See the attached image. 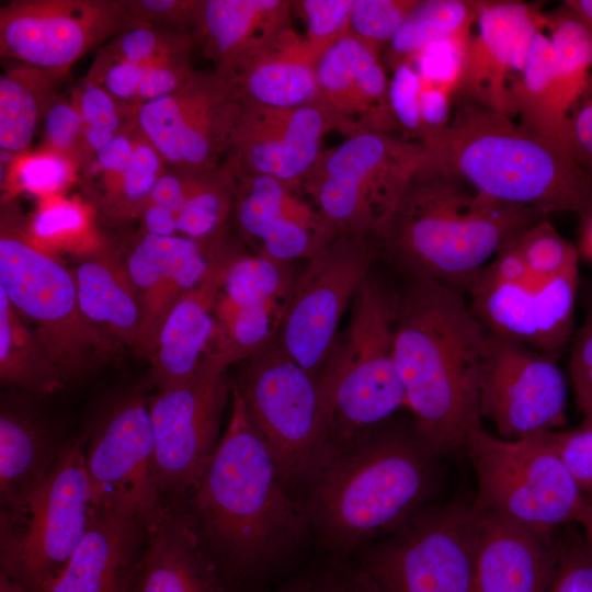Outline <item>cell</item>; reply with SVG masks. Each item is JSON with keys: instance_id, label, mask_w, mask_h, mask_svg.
Returning <instances> with one entry per match:
<instances>
[{"instance_id": "cell-27", "label": "cell", "mask_w": 592, "mask_h": 592, "mask_svg": "<svg viewBox=\"0 0 592 592\" xmlns=\"http://www.w3.org/2000/svg\"><path fill=\"white\" fill-rule=\"evenodd\" d=\"M293 11L288 0H202L192 37L227 78L292 27Z\"/></svg>"}, {"instance_id": "cell-20", "label": "cell", "mask_w": 592, "mask_h": 592, "mask_svg": "<svg viewBox=\"0 0 592 592\" xmlns=\"http://www.w3.org/2000/svg\"><path fill=\"white\" fill-rule=\"evenodd\" d=\"M540 5L479 0L478 15L454 99L512 117L513 91L536 33L545 29Z\"/></svg>"}, {"instance_id": "cell-37", "label": "cell", "mask_w": 592, "mask_h": 592, "mask_svg": "<svg viewBox=\"0 0 592 592\" xmlns=\"http://www.w3.org/2000/svg\"><path fill=\"white\" fill-rule=\"evenodd\" d=\"M0 379L4 386L37 395L65 383L45 344L0 289Z\"/></svg>"}, {"instance_id": "cell-40", "label": "cell", "mask_w": 592, "mask_h": 592, "mask_svg": "<svg viewBox=\"0 0 592 592\" xmlns=\"http://www.w3.org/2000/svg\"><path fill=\"white\" fill-rule=\"evenodd\" d=\"M479 0H420L386 47L382 59L390 71L411 64L428 44L473 31Z\"/></svg>"}, {"instance_id": "cell-55", "label": "cell", "mask_w": 592, "mask_h": 592, "mask_svg": "<svg viewBox=\"0 0 592 592\" xmlns=\"http://www.w3.org/2000/svg\"><path fill=\"white\" fill-rule=\"evenodd\" d=\"M577 150L592 171V73L588 84L569 114Z\"/></svg>"}, {"instance_id": "cell-28", "label": "cell", "mask_w": 592, "mask_h": 592, "mask_svg": "<svg viewBox=\"0 0 592 592\" xmlns=\"http://www.w3.org/2000/svg\"><path fill=\"white\" fill-rule=\"evenodd\" d=\"M167 166L136 118L80 169L92 205L109 220L140 218Z\"/></svg>"}, {"instance_id": "cell-52", "label": "cell", "mask_w": 592, "mask_h": 592, "mask_svg": "<svg viewBox=\"0 0 592 592\" xmlns=\"http://www.w3.org/2000/svg\"><path fill=\"white\" fill-rule=\"evenodd\" d=\"M569 376L578 409L592 419V297L570 342Z\"/></svg>"}, {"instance_id": "cell-43", "label": "cell", "mask_w": 592, "mask_h": 592, "mask_svg": "<svg viewBox=\"0 0 592 592\" xmlns=\"http://www.w3.org/2000/svg\"><path fill=\"white\" fill-rule=\"evenodd\" d=\"M193 43L187 32L132 20L100 53L136 64L189 61Z\"/></svg>"}, {"instance_id": "cell-9", "label": "cell", "mask_w": 592, "mask_h": 592, "mask_svg": "<svg viewBox=\"0 0 592 592\" xmlns=\"http://www.w3.org/2000/svg\"><path fill=\"white\" fill-rule=\"evenodd\" d=\"M420 143L398 134L364 132L322 150L301 189L338 235L379 241L413 178L429 163Z\"/></svg>"}, {"instance_id": "cell-21", "label": "cell", "mask_w": 592, "mask_h": 592, "mask_svg": "<svg viewBox=\"0 0 592 592\" xmlns=\"http://www.w3.org/2000/svg\"><path fill=\"white\" fill-rule=\"evenodd\" d=\"M338 132L318 103L272 107L241 101V111L225 161L237 174L267 175L301 189L323 137Z\"/></svg>"}, {"instance_id": "cell-23", "label": "cell", "mask_w": 592, "mask_h": 592, "mask_svg": "<svg viewBox=\"0 0 592 592\" xmlns=\"http://www.w3.org/2000/svg\"><path fill=\"white\" fill-rule=\"evenodd\" d=\"M317 87V103L334 119L339 133L346 137L364 132L398 134L383 59L352 35L320 57Z\"/></svg>"}, {"instance_id": "cell-36", "label": "cell", "mask_w": 592, "mask_h": 592, "mask_svg": "<svg viewBox=\"0 0 592 592\" xmlns=\"http://www.w3.org/2000/svg\"><path fill=\"white\" fill-rule=\"evenodd\" d=\"M66 73L21 64L0 76V147L18 156L29 150Z\"/></svg>"}, {"instance_id": "cell-51", "label": "cell", "mask_w": 592, "mask_h": 592, "mask_svg": "<svg viewBox=\"0 0 592 592\" xmlns=\"http://www.w3.org/2000/svg\"><path fill=\"white\" fill-rule=\"evenodd\" d=\"M547 439L588 501H592V420L570 430H551Z\"/></svg>"}, {"instance_id": "cell-14", "label": "cell", "mask_w": 592, "mask_h": 592, "mask_svg": "<svg viewBox=\"0 0 592 592\" xmlns=\"http://www.w3.org/2000/svg\"><path fill=\"white\" fill-rule=\"evenodd\" d=\"M378 246L369 236L339 235L297 276L277 340L316 377L332 352L346 308L371 273Z\"/></svg>"}, {"instance_id": "cell-4", "label": "cell", "mask_w": 592, "mask_h": 592, "mask_svg": "<svg viewBox=\"0 0 592 592\" xmlns=\"http://www.w3.org/2000/svg\"><path fill=\"white\" fill-rule=\"evenodd\" d=\"M545 217L488 197L429 161L406 190L379 244L411 277L463 294L508 242Z\"/></svg>"}, {"instance_id": "cell-33", "label": "cell", "mask_w": 592, "mask_h": 592, "mask_svg": "<svg viewBox=\"0 0 592 592\" xmlns=\"http://www.w3.org/2000/svg\"><path fill=\"white\" fill-rule=\"evenodd\" d=\"M71 271L84 317L114 342L135 349L140 307L125 263L106 246Z\"/></svg>"}, {"instance_id": "cell-34", "label": "cell", "mask_w": 592, "mask_h": 592, "mask_svg": "<svg viewBox=\"0 0 592 592\" xmlns=\"http://www.w3.org/2000/svg\"><path fill=\"white\" fill-rule=\"evenodd\" d=\"M57 449L33 420L2 409L0 415V494L2 525L14 524L56 460Z\"/></svg>"}, {"instance_id": "cell-16", "label": "cell", "mask_w": 592, "mask_h": 592, "mask_svg": "<svg viewBox=\"0 0 592 592\" xmlns=\"http://www.w3.org/2000/svg\"><path fill=\"white\" fill-rule=\"evenodd\" d=\"M568 384L557 358L487 332L479 412L500 437L517 440L567 422Z\"/></svg>"}, {"instance_id": "cell-39", "label": "cell", "mask_w": 592, "mask_h": 592, "mask_svg": "<svg viewBox=\"0 0 592 592\" xmlns=\"http://www.w3.org/2000/svg\"><path fill=\"white\" fill-rule=\"evenodd\" d=\"M544 16L553 50L555 102L569 117L592 73V36L562 3Z\"/></svg>"}, {"instance_id": "cell-42", "label": "cell", "mask_w": 592, "mask_h": 592, "mask_svg": "<svg viewBox=\"0 0 592 592\" xmlns=\"http://www.w3.org/2000/svg\"><path fill=\"white\" fill-rule=\"evenodd\" d=\"M5 171L2 201L19 193L38 198L65 194L78 179L80 167L68 157L42 147L15 156Z\"/></svg>"}, {"instance_id": "cell-56", "label": "cell", "mask_w": 592, "mask_h": 592, "mask_svg": "<svg viewBox=\"0 0 592 592\" xmlns=\"http://www.w3.org/2000/svg\"><path fill=\"white\" fill-rule=\"evenodd\" d=\"M321 592H382L362 569L340 567L326 573L319 584Z\"/></svg>"}, {"instance_id": "cell-10", "label": "cell", "mask_w": 592, "mask_h": 592, "mask_svg": "<svg viewBox=\"0 0 592 592\" xmlns=\"http://www.w3.org/2000/svg\"><path fill=\"white\" fill-rule=\"evenodd\" d=\"M546 432L506 440L481 428L469 435L465 451L477 478L476 511L545 536L578 523L587 499Z\"/></svg>"}, {"instance_id": "cell-38", "label": "cell", "mask_w": 592, "mask_h": 592, "mask_svg": "<svg viewBox=\"0 0 592 592\" xmlns=\"http://www.w3.org/2000/svg\"><path fill=\"white\" fill-rule=\"evenodd\" d=\"M95 212L91 203L79 196L58 194L38 198L27 231L32 241L50 254L83 258L106 247Z\"/></svg>"}, {"instance_id": "cell-15", "label": "cell", "mask_w": 592, "mask_h": 592, "mask_svg": "<svg viewBox=\"0 0 592 592\" xmlns=\"http://www.w3.org/2000/svg\"><path fill=\"white\" fill-rule=\"evenodd\" d=\"M240 111L223 76L194 70L170 94L139 106L135 118L168 168L207 172L225 162Z\"/></svg>"}, {"instance_id": "cell-57", "label": "cell", "mask_w": 592, "mask_h": 592, "mask_svg": "<svg viewBox=\"0 0 592 592\" xmlns=\"http://www.w3.org/2000/svg\"><path fill=\"white\" fill-rule=\"evenodd\" d=\"M561 3L585 26L592 36V0H565Z\"/></svg>"}, {"instance_id": "cell-5", "label": "cell", "mask_w": 592, "mask_h": 592, "mask_svg": "<svg viewBox=\"0 0 592 592\" xmlns=\"http://www.w3.org/2000/svg\"><path fill=\"white\" fill-rule=\"evenodd\" d=\"M425 147V146H424ZM430 162L477 192L546 216H592V171L577 150L540 138L503 113L454 99L451 124L425 147Z\"/></svg>"}, {"instance_id": "cell-7", "label": "cell", "mask_w": 592, "mask_h": 592, "mask_svg": "<svg viewBox=\"0 0 592 592\" xmlns=\"http://www.w3.org/2000/svg\"><path fill=\"white\" fill-rule=\"evenodd\" d=\"M0 289L43 341L65 382L117 351L82 314L72 271L32 241L14 198L1 202Z\"/></svg>"}, {"instance_id": "cell-8", "label": "cell", "mask_w": 592, "mask_h": 592, "mask_svg": "<svg viewBox=\"0 0 592 592\" xmlns=\"http://www.w3.org/2000/svg\"><path fill=\"white\" fill-rule=\"evenodd\" d=\"M398 304L399 296L372 273L352 300L349 325L318 377L331 398V447L406 407L396 363Z\"/></svg>"}, {"instance_id": "cell-3", "label": "cell", "mask_w": 592, "mask_h": 592, "mask_svg": "<svg viewBox=\"0 0 592 592\" xmlns=\"http://www.w3.org/2000/svg\"><path fill=\"white\" fill-rule=\"evenodd\" d=\"M437 456L417 432L363 435L331 448L306 480L310 526L338 555L395 532L425 508Z\"/></svg>"}, {"instance_id": "cell-22", "label": "cell", "mask_w": 592, "mask_h": 592, "mask_svg": "<svg viewBox=\"0 0 592 592\" xmlns=\"http://www.w3.org/2000/svg\"><path fill=\"white\" fill-rule=\"evenodd\" d=\"M234 213L241 236L278 262L311 259L337 237L299 187L267 175L237 174Z\"/></svg>"}, {"instance_id": "cell-19", "label": "cell", "mask_w": 592, "mask_h": 592, "mask_svg": "<svg viewBox=\"0 0 592 592\" xmlns=\"http://www.w3.org/2000/svg\"><path fill=\"white\" fill-rule=\"evenodd\" d=\"M155 434L148 405H116L86 439V467L98 509L145 524L159 508L153 477Z\"/></svg>"}, {"instance_id": "cell-53", "label": "cell", "mask_w": 592, "mask_h": 592, "mask_svg": "<svg viewBox=\"0 0 592 592\" xmlns=\"http://www.w3.org/2000/svg\"><path fill=\"white\" fill-rule=\"evenodd\" d=\"M123 3L133 21L175 29L191 35L200 5L196 0H130Z\"/></svg>"}, {"instance_id": "cell-60", "label": "cell", "mask_w": 592, "mask_h": 592, "mask_svg": "<svg viewBox=\"0 0 592 592\" xmlns=\"http://www.w3.org/2000/svg\"><path fill=\"white\" fill-rule=\"evenodd\" d=\"M584 223V232L582 238L583 252L592 258V216Z\"/></svg>"}, {"instance_id": "cell-35", "label": "cell", "mask_w": 592, "mask_h": 592, "mask_svg": "<svg viewBox=\"0 0 592 592\" xmlns=\"http://www.w3.org/2000/svg\"><path fill=\"white\" fill-rule=\"evenodd\" d=\"M512 117L540 138L577 150L570 119L556 106L553 50L545 29L534 36L513 91Z\"/></svg>"}, {"instance_id": "cell-29", "label": "cell", "mask_w": 592, "mask_h": 592, "mask_svg": "<svg viewBox=\"0 0 592 592\" xmlns=\"http://www.w3.org/2000/svg\"><path fill=\"white\" fill-rule=\"evenodd\" d=\"M478 515L476 592H547L559 530L545 536L492 514Z\"/></svg>"}, {"instance_id": "cell-45", "label": "cell", "mask_w": 592, "mask_h": 592, "mask_svg": "<svg viewBox=\"0 0 592 592\" xmlns=\"http://www.w3.org/2000/svg\"><path fill=\"white\" fill-rule=\"evenodd\" d=\"M420 0H353L349 34L383 57Z\"/></svg>"}, {"instance_id": "cell-6", "label": "cell", "mask_w": 592, "mask_h": 592, "mask_svg": "<svg viewBox=\"0 0 592 592\" xmlns=\"http://www.w3.org/2000/svg\"><path fill=\"white\" fill-rule=\"evenodd\" d=\"M578 289L579 251L545 217L508 242L467 293L487 332L558 358L574 334Z\"/></svg>"}, {"instance_id": "cell-30", "label": "cell", "mask_w": 592, "mask_h": 592, "mask_svg": "<svg viewBox=\"0 0 592 592\" xmlns=\"http://www.w3.org/2000/svg\"><path fill=\"white\" fill-rule=\"evenodd\" d=\"M237 186V173L227 161L207 172L167 168L145 208L169 235L210 243L234 210Z\"/></svg>"}, {"instance_id": "cell-1", "label": "cell", "mask_w": 592, "mask_h": 592, "mask_svg": "<svg viewBox=\"0 0 592 592\" xmlns=\"http://www.w3.org/2000/svg\"><path fill=\"white\" fill-rule=\"evenodd\" d=\"M487 331L464 295L411 277L399 297L396 363L417 434L439 455L481 429L479 378Z\"/></svg>"}, {"instance_id": "cell-11", "label": "cell", "mask_w": 592, "mask_h": 592, "mask_svg": "<svg viewBox=\"0 0 592 592\" xmlns=\"http://www.w3.org/2000/svg\"><path fill=\"white\" fill-rule=\"evenodd\" d=\"M246 411L285 481H306L328 456L331 398L277 335L247 360L238 385Z\"/></svg>"}, {"instance_id": "cell-47", "label": "cell", "mask_w": 592, "mask_h": 592, "mask_svg": "<svg viewBox=\"0 0 592 592\" xmlns=\"http://www.w3.org/2000/svg\"><path fill=\"white\" fill-rule=\"evenodd\" d=\"M353 0H299L294 10L306 23L305 39L321 57L350 32Z\"/></svg>"}, {"instance_id": "cell-48", "label": "cell", "mask_w": 592, "mask_h": 592, "mask_svg": "<svg viewBox=\"0 0 592 592\" xmlns=\"http://www.w3.org/2000/svg\"><path fill=\"white\" fill-rule=\"evenodd\" d=\"M43 147L64 155L81 169L86 161L83 122L75 93L58 94L43 119Z\"/></svg>"}, {"instance_id": "cell-46", "label": "cell", "mask_w": 592, "mask_h": 592, "mask_svg": "<svg viewBox=\"0 0 592 592\" xmlns=\"http://www.w3.org/2000/svg\"><path fill=\"white\" fill-rule=\"evenodd\" d=\"M473 32L474 30L447 36L424 46L411 61L421 80L443 87L455 94Z\"/></svg>"}, {"instance_id": "cell-2", "label": "cell", "mask_w": 592, "mask_h": 592, "mask_svg": "<svg viewBox=\"0 0 592 592\" xmlns=\"http://www.w3.org/2000/svg\"><path fill=\"white\" fill-rule=\"evenodd\" d=\"M285 486L272 451L232 388L226 431L192 487L197 528L232 572H259L307 533L305 509Z\"/></svg>"}, {"instance_id": "cell-24", "label": "cell", "mask_w": 592, "mask_h": 592, "mask_svg": "<svg viewBox=\"0 0 592 592\" xmlns=\"http://www.w3.org/2000/svg\"><path fill=\"white\" fill-rule=\"evenodd\" d=\"M210 246L182 236L139 235L125 262L140 307L134 349L139 355L148 358L172 306L206 274Z\"/></svg>"}, {"instance_id": "cell-26", "label": "cell", "mask_w": 592, "mask_h": 592, "mask_svg": "<svg viewBox=\"0 0 592 592\" xmlns=\"http://www.w3.org/2000/svg\"><path fill=\"white\" fill-rule=\"evenodd\" d=\"M144 525L147 544L125 592H226L195 519L160 504Z\"/></svg>"}, {"instance_id": "cell-49", "label": "cell", "mask_w": 592, "mask_h": 592, "mask_svg": "<svg viewBox=\"0 0 592 592\" xmlns=\"http://www.w3.org/2000/svg\"><path fill=\"white\" fill-rule=\"evenodd\" d=\"M557 562L547 592H592V554L572 524L556 534Z\"/></svg>"}, {"instance_id": "cell-44", "label": "cell", "mask_w": 592, "mask_h": 592, "mask_svg": "<svg viewBox=\"0 0 592 592\" xmlns=\"http://www.w3.org/2000/svg\"><path fill=\"white\" fill-rule=\"evenodd\" d=\"M73 93L83 122V167L93 155L134 122L136 110L115 99L101 86L86 80Z\"/></svg>"}, {"instance_id": "cell-58", "label": "cell", "mask_w": 592, "mask_h": 592, "mask_svg": "<svg viewBox=\"0 0 592 592\" xmlns=\"http://www.w3.org/2000/svg\"><path fill=\"white\" fill-rule=\"evenodd\" d=\"M577 524L581 526L584 543L592 554V501L587 500L584 510Z\"/></svg>"}, {"instance_id": "cell-54", "label": "cell", "mask_w": 592, "mask_h": 592, "mask_svg": "<svg viewBox=\"0 0 592 592\" xmlns=\"http://www.w3.org/2000/svg\"><path fill=\"white\" fill-rule=\"evenodd\" d=\"M454 94L440 86L421 80L420 113L423 126L422 145L428 147L447 130L453 115Z\"/></svg>"}, {"instance_id": "cell-41", "label": "cell", "mask_w": 592, "mask_h": 592, "mask_svg": "<svg viewBox=\"0 0 592 592\" xmlns=\"http://www.w3.org/2000/svg\"><path fill=\"white\" fill-rule=\"evenodd\" d=\"M191 62L136 64L99 52L86 81L137 110L177 90L193 72Z\"/></svg>"}, {"instance_id": "cell-13", "label": "cell", "mask_w": 592, "mask_h": 592, "mask_svg": "<svg viewBox=\"0 0 592 592\" xmlns=\"http://www.w3.org/2000/svg\"><path fill=\"white\" fill-rule=\"evenodd\" d=\"M96 511L81 437L61 448L19 520L22 530L2 533L1 572L38 592L66 565Z\"/></svg>"}, {"instance_id": "cell-59", "label": "cell", "mask_w": 592, "mask_h": 592, "mask_svg": "<svg viewBox=\"0 0 592 592\" xmlns=\"http://www.w3.org/2000/svg\"><path fill=\"white\" fill-rule=\"evenodd\" d=\"M0 592H26V590L11 577L1 572L0 574Z\"/></svg>"}, {"instance_id": "cell-50", "label": "cell", "mask_w": 592, "mask_h": 592, "mask_svg": "<svg viewBox=\"0 0 592 592\" xmlns=\"http://www.w3.org/2000/svg\"><path fill=\"white\" fill-rule=\"evenodd\" d=\"M421 78L412 64H401L391 71L389 103L398 134L407 139L423 141L420 113Z\"/></svg>"}, {"instance_id": "cell-31", "label": "cell", "mask_w": 592, "mask_h": 592, "mask_svg": "<svg viewBox=\"0 0 592 592\" xmlns=\"http://www.w3.org/2000/svg\"><path fill=\"white\" fill-rule=\"evenodd\" d=\"M319 59L305 37L291 27L225 79L242 102L272 107L315 104Z\"/></svg>"}, {"instance_id": "cell-61", "label": "cell", "mask_w": 592, "mask_h": 592, "mask_svg": "<svg viewBox=\"0 0 592 592\" xmlns=\"http://www.w3.org/2000/svg\"><path fill=\"white\" fill-rule=\"evenodd\" d=\"M288 592H321L319 585L318 587H299L296 589H293Z\"/></svg>"}, {"instance_id": "cell-18", "label": "cell", "mask_w": 592, "mask_h": 592, "mask_svg": "<svg viewBox=\"0 0 592 592\" xmlns=\"http://www.w3.org/2000/svg\"><path fill=\"white\" fill-rule=\"evenodd\" d=\"M132 19L123 1L15 0L0 9L1 56L66 73Z\"/></svg>"}, {"instance_id": "cell-12", "label": "cell", "mask_w": 592, "mask_h": 592, "mask_svg": "<svg viewBox=\"0 0 592 592\" xmlns=\"http://www.w3.org/2000/svg\"><path fill=\"white\" fill-rule=\"evenodd\" d=\"M478 540L473 503L425 506L368 547L361 568L382 592H476Z\"/></svg>"}, {"instance_id": "cell-25", "label": "cell", "mask_w": 592, "mask_h": 592, "mask_svg": "<svg viewBox=\"0 0 592 592\" xmlns=\"http://www.w3.org/2000/svg\"><path fill=\"white\" fill-rule=\"evenodd\" d=\"M237 251L221 237L215 240L206 274L168 312L148 356L159 389L182 385L196 373L213 337L216 301Z\"/></svg>"}, {"instance_id": "cell-32", "label": "cell", "mask_w": 592, "mask_h": 592, "mask_svg": "<svg viewBox=\"0 0 592 592\" xmlns=\"http://www.w3.org/2000/svg\"><path fill=\"white\" fill-rule=\"evenodd\" d=\"M139 523L98 509L66 565L38 592H125Z\"/></svg>"}, {"instance_id": "cell-17", "label": "cell", "mask_w": 592, "mask_h": 592, "mask_svg": "<svg viewBox=\"0 0 592 592\" xmlns=\"http://www.w3.org/2000/svg\"><path fill=\"white\" fill-rule=\"evenodd\" d=\"M227 368L205 354L186 383L148 402L155 434L153 477L159 493L192 489L218 442L228 395Z\"/></svg>"}]
</instances>
